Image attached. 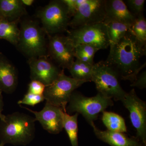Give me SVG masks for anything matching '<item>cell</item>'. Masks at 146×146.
Segmentation results:
<instances>
[{
  "label": "cell",
  "mask_w": 146,
  "mask_h": 146,
  "mask_svg": "<svg viewBox=\"0 0 146 146\" xmlns=\"http://www.w3.org/2000/svg\"><path fill=\"white\" fill-rule=\"evenodd\" d=\"M121 101L129 112L131 121L137 131L136 138L146 145V103L134 89L127 93Z\"/></svg>",
  "instance_id": "cell-9"
},
{
  "label": "cell",
  "mask_w": 146,
  "mask_h": 146,
  "mask_svg": "<svg viewBox=\"0 0 146 146\" xmlns=\"http://www.w3.org/2000/svg\"><path fill=\"white\" fill-rule=\"evenodd\" d=\"M84 0H62L68 9L71 18L75 14L79 7L84 2Z\"/></svg>",
  "instance_id": "cell-27"
},
{
  "label": "cell",
  "mask_w": 146,
  "mask_h": 146,
  "mask_svg": "<svg viewBox=\"0 0 146 146\" xmlns=\"http://www.w3.org/2000/svg\"><path fill=\"white\" fill-rule=\"evenodd\" d=\"M46 86L44 84L37 80H31L29 84L28 92L36 95H43Z\"/></svg>",
  "instance_id": "cell-28"
},
{
  "label": "cell",
  "mask_w": 146,
  "mask_h": 146,
  "mask_svg": "<svg viewBox=\"0 0 146 146\" xmlns=\"http://www.w3.org/2000/svg\"><path fill=\"white\" fill-rule=\"evenodd\" d=\"M38 16L43 28L48 34L67 31L71 18L62 1H53L39 11Z\"/></svg>",
  "instance_id": "cell-6"
},
{
  "label": "cell",
  "mask_w": 146,
  "mask_h": 146,
  "mask_svg": "<svg viewBox=\"0 0 146 146\" xmlns=\"http://www.w3.org/2000/svg\"><path fill=\"white\" fill-rule=\"evenodd\" d=\"M85 82L66 76L63 70L58 78L52 84L46 86L43 96L46 102L61 108L66 112L71 95Z\"/></svg>",
  "instance_id": "cell-7"
},
{
  "label": "cell",
  "mask_w": 146,
  "mask_h": 146,
  "mask_svg": "<svg viewBox=\"0 0 146 146\" xmlns=\"http://www.w3.org/2000/svg\"><path fill=\"white\" fill-rule=\"evenodd\" d=\"M68 104L66 108L67 113L81 114L90 125L98 119L100 113L114 105L112 99L100 93L94 97H87L75 91L71 95Z\"/></svg>",
  "instance_id": "cell-3"
},
{
  "label": "cell",
  "mask_w": 146,
  "mask_h": 146,
  "mask_svg": "<svg viewBox=\"0 0 146 146\" xmlns=\"http://www.w3.org/2000/svg\"><path fill=\"white\" fill-rule=\"evenodd\" d=\"M21 106L33 113L35 116V121H38L43 128L49 133L57 134L63 130V114L65 111L61 108L46 102L44 107L39 112Z\"/></svg>",
  "instance_id": "cell-13"
},
{
  "label": "cell",
  "mask_w": 146,
  "mask_h": 146,
  "mask_svg": "<svg viewBox=\"0 0 146 146\" xmlns=\"http://www.w3.org/2000/svg\"><path fill=\"white\" fill-rule=\"evenodd\" d=\"M1 19H0V23H1Z\"/></svg>",
  "instance_id": "cell-33"
},
{
  "label": "cell",
  "mask_w": 146,
  "mask_h": 146,
  "mask_svg": "<svg viewBox=\"0 0 146 146\" xmlns=\"http://www.w3.org/2000/svg\"><path fill=\"white\" fill-rule=\"evenodd\" d=\"M107 28L109 47L117 44L129 31L131 25L117 21L104 22Z\"/></svg>",
  "instance_id": "cell-20"
},
{
  "label": "cell",
  "mask_w": 146,
  "mask_h": 146,
  "mask_svg": "<svg viewBox=\"0 0 146 146\" xmlns=\"http://www.w3.org/2000/svg\"><path fill=\"white\" fill-rule=\"evenodd\" d=\"M130 86L135 87L138 89H143L146 87V72L144 71L139 76H137L136 79L131 83Z\"/></svg>",
  "instance_id": "cell-29"
},
{
  "label": "cell",
  "mask_w": 146,
  "mask_h": 146,
  "mask_svg": "<svg viewBox=\"0 0 146 146\" xmlns=\"http://www.w3.org/2000/svg\"><path fill=\"white\" fill-rule=\"evenodd\" d=\"M28 63L31 80L40 82L46 86L52 84L63 70L48 56L30 58Z\"/></svg>",
  "instance_id": "cell-12"
},
{
  "label": "cell",
  "mask_w": 146,
  "mask_h": 146,
  "mask_svg": "<svg viewBox=\"0 0 146 146\" xmlns=\"http://www.w3.org/2000/svg\"><path fill=\"white\" fill-rule=\"evenodd\" d=\"M78 114L70 115L64 112L63 118V128L67 132L72 146H78Z\"/></svg>",
  "instance_id": "cell-22"
},
{
  "label": "cell",
  "mask_w": 146,
  "mask_h": 146,
  "mask_svg": "<svg viewBox=\"0 0 146 146\" xmlns=\"http://www.w3.org/2000/svg\"><path fill=\"white\" fill-rule=\"evenodd\" d=\"M46 33L36 22L24 21L21 24L17 46L29 58L48 56Z\"/></svg>",
  "instance_id": "cell-4"
},
{
  "label": "cell",
  "mask_w": 146,
  "mask_h": 146,
  "mask_svg": "<svg viewBox=\"0 0 146 146\" xmlns=\"http://www.w3.org/2000/svg\"><path fill=\"white\" fill-rule=\"evenodd\" d=\"M102 120L107 130L123 133L127 131L124 119L116 113L104 111L102 112Z\"/></svg>",
  "instance_id": "cell-21"
},
{
  "label": "cell",
  "mask_w": 146,
  "mask_h": 146,
  "mask_svg": "<svg viewBox=\"0 0 146 146\" xmlns=\"http://www.w3.org/2000/svg\"><path fill=\"white\" fill-rule=\"evenodd\" d=\"M99 50L96 47L89 45L80 44L75 47V53L82 54L93 60L96 53Z\"/></svg>",
  "instance_id": "cell-26"
},
{
  "label": "cell",
  "mask_w": 146,
  "mask_h": 146,
  "mask_svg": "<svg viewBox=\"0 0 146 146\" xmlns=\"http://www.w3.org/2000/svg\"><path fill=\"white\" fill-rule=\"evenodd\" d=\"M35 120L29 115L13 112L0 117V146L26 145L35 136Z\"/></svg>",
  "instance_id": "cell-2"
},
{
  "label": "cell",
  "mask_w": 146,
  "mask_h": 146,
  "mask_svg": "<svg viewBox=\"0 0 146 146\" xmlns=\"http://www.w3.org/2000/svg\"><path fill=\"white\" fill-rule=\"evenodd\" d=\"M68 36L75 47L80 44L93 46L99 50L110 46L107 28L104 23L78 27L68 31Z\"/></svg>",
  "instance_id": "cell-8"
},
{
  "label": "cell",
  "mask_w": 146,
  "mask_h": 146,
  "mask_svg": "<svg viewBox=\"0 0 146 146\" xmlns=\"http://www.w3.org/2000/svg\"><path fill=\"white\" fill-rule=\"evenodd\" d=\"M0 19H2V16H1V13H0Z\"/></svg>",
  "instance_id": "cell-32"
},
{
  "label": "cell",
  "mask_w": 146,
  "mask_h": 146,
  "mask_svg": "<svg viewBox=\"0 0 146 146\" xmlns=\"http://www.w3.org/2000/svg\"><path fill=\"white\" fill-rule=\"evenodd\" d=\"M0 13L2 19L13 21L19 20L27 11L21 0H0Z\"/></svg>",
  "instance_id": "cell-17"
},
{
  "label": "cell",
  "mask_w": 146,
  "mask_h": 146,
  "mask_svg": "<svg viewBox=\"0 0 146 146\" xmlns=\"http://www.w3.org/2000/svg\"><path fill=\"white\" fill-rule=\"evenodd\" d=\"M18 74L15 66L0 53V91L12 94L16 89Z\"/></svg>",
  "instance_id": "cell-16"
},
{
  "label": "cell",
  "mask_w": 146,
  "mask_h": 146,
  "mask_svg": "<svg viewBox=\"0 0 146 146\" xmlns=\"http://www.w3.org/2000/svg\"><path fill=\"white\" fill-rule=\"evenodd\" d=\"M104 22L117 21L131 25L136 17L133 16L122 0H105Z\"/></svg>",
  "instance_id": "cell-14"
},
{
  "label": "cell",
  "mask_w": 146,
  "mask_h": 146,
  "mask_svg": "<svg viewBox=\"0 0 146 146\" xmlns=\"http://www.w3.org/2000/svg\"><path fill=\"white\" fill-rule=\"evenodd\" d=\"M21 2L24 6H30L34 2V0H21Z\"/></svg>",
  "instance_id": "cell-31"
},
{
  "label": "cell",
  "mask_w": 146,
  "mask_h": 146,
  "mask_svg": "<svg viewBox=\"0 0 146 146\" xmlns=\"http://www.w3.org/2000/svg\"><path fill=\"white\" fill-rule=\"evenodd\" d=\"M119 77L104 61L94 63L91 81L96 85L98 93L115 101H121L127 92L121 86Z\"/></svg>",
  "instance_id": "cell-5"
},
{
  "label": "cell",
  "mask_w": 146,
  "mask_h": 146,
  "mask_svg": "<svg viewBox=\"0 0 146 146\" xmlns=\"http://www.w3.org/2000/svg\"><path fill=\"white\" fill-rule=\"evenodd\" d=\"M110 50L105 63L112 68L123 80L131 83L146 66L141 65V58L146 55V44H143L131 33L128 32Z\"/></svg>",
  "instance_id": "cell-1"
},
{
  "label": "cell",
  "mask_w": 146,
  "mask_h": 146,
  "mask_svg": "<svg viewBox=\"0 0 146 146\" xmlns=\"http://www.w3.org/2000/svg\"><path fill=\"white\" fill-rule=\"evenodd\" d=\"M129 31L140 42L146 44V21L143 14L136 17Z\"/></svg>",
  "instance_id": "cell-23"
},
{
  "label": "cell",
  "mask_w": 146,
  "mask_h": 146,
  "mask_svg": "<svg viewBox=\"0 0 146 146\" xmlns=\"http://www.w3.org/2000/svg\"><path fill=\"white\" fill-rule=\"evenodd\" d=\"M44 98L43 95H36L28 92L22 100L18 102V104H26L34 106L35 105L44 101Z\"/></svg>",
  "instance_id": "cell-25"
},
{
  "label": "cell",
  "mask_w": 146,
  "mask_h": 146,
  "mask_svg": "<svg viewBox=\"0 0 146 146\" xmlns=\"http://www.w3.org/2000/svg\"><path fill=\"white\" fill-rule=\"evenodd\" d=\"M124 2L129 11L135 17L143 14L145 0H126Z\"/></svg>",
  "instance_id": "cell-24"
},
{
  "label": "cell",
  "mask_w": 146,
  "mask_h": 146,
  "mask_svg": "<svg viewBox=\"0 0 146 146\" xmlns=\"http://www.w3.org/2000/svg\"><path fill=\"white\" fill-rule=\"evenodd\" d=\"M18 21H9L1 19L0 39H5L12 44L17 46L20 35V30L18 27Z\"/></svg>",
  "instance_id": "cell-18"
},
{
  "label": "cell",
  "mask_w": 146,
  "mask_h": 146,
  "mask_svg": "<svg viewBox=\"0 0 146 146\" xmlns=\"http://www.w3.org/2000/svg\"><path fill=\"white\" fill-rule=\"evenodd\" d=\"M4 102L3 100L2 92L0 91V117L3 115L2 114L3 110Z\"/></svg>",
  "instance_id": "cell-30"
},
{
  "label": "cell",
  "mask_w": 146,
  "mask_h": 146,
  "mask_svg": "<svg viewBox=\"0 0 146 146\" xmlns=\"http://www.w3.org/2000/svg\"><path fill=\"white\" fill-rule=\"evenodd\" d=\"M94 65L82 62L76 58L68 70L72 78L86 82H91Z\"/></svg>",
  "instance_id": "cell-19"
},
{
  "label": "cell",
  "mask_w": 146,
  "mask_h": 146,
  "mask_svg": "<svg viewBox=\"0 0 146 146\" xmlns=\"http://www.w3.org/2000/svg\"><path fill=\"white\" fill-rule=\"evenodd\" d=\"M105 0H84L70 21L69 27H78L104 23Z\"/></svg>",
  "instance_id": "cell-10"
},
{
  "label": "cell",
  "mask_w": 146,
  "mask_h": 146,
  "mask_svg": "<svg viewBox=\"0 0 146 146\" xmlns=\"http://www.w3.org/2000/svg\"><path fill=\"white\" fill-rule=\"evenodd\" d=\"M91 125L97 138L110 146H146L136 137H129L120 132L100 130L94 123Z\"/></svg>",
  "instance_id": "cell-15"
},
{
  "label": "cell",
  "mask_w": 146,
  "mask_h": 146,
  "mask_svg": "<svg viewBox=\"0 0 146 146\" xmlns=\"http://www.w3.org/2000/svg\"><path fill=\"white\" fill-rule=\"evenodd\" d=\"M50 55L59 68L68 69L75 60V47L68 36L60 34L49 37Z\"/></svg>",
  "instance_id": "cell-11"
}]
</instances>
